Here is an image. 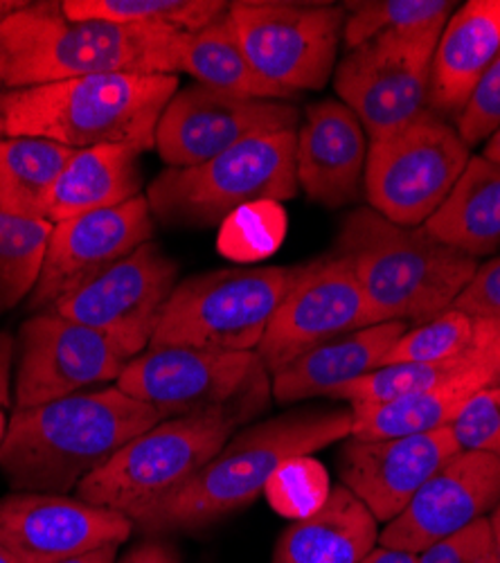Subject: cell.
Instances as JSON below:
<instances>
[{
    "instance_id": "34",
    "label": "cell",
    "mask_w": 500,
    "mask_h": 563,
    "mask_svg": "<svg viewBox=\"0 0 500 563\" xmlns=\"http://www.w3.org/2000/svg\"><path fill=\"white\" fill-rule=\"evenodd\" d=\"M343 8V43L349 53L386 32L446 23L456 5L448 0H360Z\"/></svg>"
},
{
    "instance_id": "14",
    "label": "cell",
    "mask_w": 500,
    "mask_h": 563,
    "mask_svg": "<svg viewBox=\"0 0 500 563\" xmlns=\"http://www.w3.org/2000/svg\"><path fill=\"white\" fill-rule=\"evenodd\" d=\"M370 324L377 322L354 268L332 251L321 260L300 264L255 352L266 372L276 374L304 352Z\"/></svg>"
},
{
    "instance_id": "49",
    "label": "cell",
    "mask_w": 500,
    "mask_h": 563,
    "mask_svg": "<svg viewBox=\"0 0 500 563\" xmlns=\"http://www.w3.org/2000/svg\"><path fill=\"white\" fill-rule=\"evenodd\" d=\"M0 563H19L3 543H0Z\"/></svg>"
},
{
    "instance_id": "50",
    "label": "cell",
    "mask_w": 500,
    "mask_h": 563,
    "mask_svg": "<svg viewBox=\"0 0 500 563\" xmlns=\"http://www.w3.org/2000/svg\"><path fill=\"white\" fill-rule=\"evenodd\" d=\"M8 135H5V124H3V118H0V143H3Z\"/></svg>"
},
{
    "instance_id": "46",
    "label": "cell",
    "mask_w": 500,
    "mask_h": 563,
    "mask_svg": "<svg viewBox=\"0 0 500 563\" xmlns=\"http://www.w3.org/2000/svg\"><path fill=\"white\" fill-rule=\"evenodd\" d=\"M487 161L500 165V126L489 135V140L485 143V154H482Z\"/></svg>"
},
{
    "instance_id": "12",
    "label": "cell",
    "mask_w": 500,
    "mask_h": 563,
    "mask_svg": "<svg viewBox=\"0 0 500 563\" xmlns=\"http://www.w3.org/2000/svg\"><path fill=\"white\" fill-rule=\"evenodd\" d=\"M444 25L386 32L336 64L334 88L370 140L429 109L431 68Z\"/></svg>"
},
{
    "instance_id": "27",
    "label": "cell",
    "mask_w": 500,
    "mask_h": 563,
    "mask_svg": "<svg viewBox=\"0 0 500 563\" xmlns=\"http://www.w3.org/2000/svg\"><path fill=\"white\" fill-rule=\"evenodd\" d=\"M424 228L474 260L500 249V165L471 156L456 187Z\"/></svg>"
},
{
    "instance_id": "43",
    "label": "cell",
    "mask_w": 500,
    "mask_h": 563,
    "mask_svg": "<svg viewBox=\"0 0 500 563\" xmlns=\"http://www.w3.org/2000/svg\"><path fill=\"white\" fill-rule=\"evenodd\" d=\"M358 563H418V554L397 550V548H386L377 545L370 554L363 556Z\"/></svg>"
},
{
    "instance_id": "6",
    "label": "cell",
    "mask_w": 500,
    "mask_h": 563,
    "mask_svg": "<svg viewBox=\"0 0 500 563\" xmlns=\"http://www.w3.org/2000/svg\"><path fill=\"white\" fill-rule=\"evenodd\" d=\"M296 133L255 135L201 165L165 169L147 187L154 219L174 228H212L255 201L298 195Z\"/></svg>"
},
{
    "instance_id": "44",
    "label": "cell",
    "mask_w": 500,
    "mask_h": 563,
    "mask_svg": "<svg viewBox=\"0 0 500 563\" xmlns=\"http://www.w3.org/2000/svg\"><path fill=\"white\" fill-rule=\"evenodd\" d=\"M118 548H120V545H107V548H100V550H93V552H86V554L66 559V561H59V563H115V559H118Z\"/></svg>"
},
{
    "instance_id": "35",
    "label": "cell",
    "mask_w": 500,
    "mask_h": 563,
    "mask_svg": "<svg viewBox=\"0 0 500 563\" xmlns=\"http://www.w3.org/2000/svg\"><path fill=\"white\" fill-rule=\"evenodd\" d=\"M289 217L278 201L242 206L219 225L216 249L235 262H259L278 253L287 238Z\"/></svg>"
},
{
    "instance_id": "9",
    "label": "cell",
    "mask_w": 500,
    "mask_h": 563,
    "mask_svg": "<svg viewBox=\"0 0 500 563\" xmlns=\"http://www.w3.org/2000/svg\"><path fill=\"white\" fill-rule=\"evenodd\" d=\"M469 161L471 152L456 124L426 109L370 140L363 195L388 221L418 228L446 201Z\"/></svg>"
},
{
    "instance_id": "45",
    "label": "cell",
    "mask_w": 500,
    "mask_h": 563,
    "mask_svg": "<svg viewBox=\"0 0 500 563\" xmlns=\"http://www.w3.org/2000/svg\"><path fill=\"white\" fill-rule=\"evenodd\" d=\"M32 5V0H0V25H3L8 19L14 14L27 10Z\"/></svg>"
},
{
    "instance_id": "17",
    "label": "cell",
    "mask_w": 500,
    "mask_h": 563,
    "mask_svg": "<svg viewBox=\"0 0 500 563\" xmlns=\"http://www.w3.org/2000/svg\"><path fill=\"white\" fill-rule=\"evenodd\" d=\"M152 238L154 214L145 195L115 208L53 223L38 282L27 298L30 309L34 313L48 311Z\"/></svg>"
},
{
    "instance_id": "23",
    "label": "cell",
    "mask_w": 500,
    "mask_h": 563,
    "mask_svg": "<svg viewBox=\"0 0 500 563\" xmlns=\"http://www.w3.org/2000/svg\"><path fill=\"white\" fill-rule=\"evenodd\" d=\"M405 330V322H379L336 336L270 374V393L280 404L332 397L375 372Z\"/></svg>"
},
{
    "instance_id": "4",
    "label": "cell",
    "mask_w": 500,
    "mask_h": 563,
    "mask_svg": "<svg viewBox=\"0 0 500 563\" xmlns=\"http://www.w3.org/2000/svg\"><path fill=\"white\" fill-rule=\"evenodd\" d=\"M178 92L176 75L113 73L0 92L8 137H43L70 150H156V129Z\"/></svg>"
},
{
    "instance_id": "47",
    "label": "cell",
    "mask_w": 500,
    "mask_h": 563,
    "mask_svg": "<svg viewBox=\"0 0 500 563\" xmlns=\"http://www.w3.org/2000/svg\"><path fill=\"white\" fill-rule=\"evenodd\" d=\"M489 526H491V539H493V552H496V563H500V503L489 516Z\"/></svg>"
},
{
    "instance_id": "42",
    "label": "cell",
    "mask_w": 500,
    "mask_h": 563,
    "mask_svg": "<svg viewBox=\"0 0 500 563\" xmlns=\"http://www.w3.org/2000/svg\"><path fill=\"white\" fill-rule=\"evenodd\" d=\"M16 356V339L0 332V410L12 404V365Z\"/></svg>"
},
{
    "instance_id": "19",
    "label": "cell",
    "mask_w": 500,
    "mask_h": 563,
    "mask_svg": "<svg viewBox=\"0 0 500 563\" xmlns=\"http://www.w3.org/2000/svg\"><path fill=\"white\" fill-rule=\"evenodd\" d=\"M500 503V457L460 451L386 523L379 545L420 554L429 545L487 519Z\"/></svg>"
},
{
    "instance_id": "40",
    "label": "cell",
    "mask_w": 500,
    "mask_h": 563,
    "mask_svg": "<svg viewBox=\"0 0 500 563\" xmlns=\"http://www.w3.org/2000/svg\"><path fill=\"white\" fill-rule=\"evenodd\" d=\"M453 309L500 322V257L478 264L469 285L453 302Z\"/></svg>"
},
{
    "instance_id": "22",
    "label": "cell",
    "mask_w": 500,
    "mask_h": 563,
    "mask_svg": "<svg viewBox=\"0 0 500 563\" xmlns=\"http://www.w3.org/2000/svg\"><path fill=\"white\" fill-rule=\"evenodd\" d=\"M500 55V0H469L440 34L429 88V109L456 118Z\"/></svg>"
},
{
    "instance_id": "2",
    "label": "cell",
    "mask_w": 500,
    "mask_h": 563,
    "mask_svg": "<svg viewBox=\"0 0 500 563\" xmlns=\"http://www.w3.org/2000/svg\"><path fill=\"white\" fill-rule=\"evenodd\" d=\"M352 435L349 408L291 410L235 433L199 472L133 516L149 537L199 532L257 500L278 468Z\"/></svg>"
},
{
    "instance_id": "29",
    "label": "cell",
    "mask_w": 500,
    "mask_h": 563,
    "mask_svg": "<svg viewBox=\"0 0 500 563\" xmlns=\"http://www.w3.org/2000/svg\"><path fill=\"white\" fill-rule=\"evenodd\" d=\"M77 150L43 137L0 143V212L48 221L55 185Z\"/></svg>"
},
{
    "instance_id": "32",
    "label": "cell",
    "mask_w": 500,
    "mask_h": 563,
    "mask_svg": "<svg viewBox=\"0 0 500 563\" xmlns=\"http://www.w3.org/2000/svg\"><path fill=\"white\" fill-rule=\"evenodd\" d=\"M498 334V320L476 318L451 307L422 324L408 327V330L397 339V343L390 347L381 365L440 363L460 358L493 341Z\"/></svg>"
},
{
    "instance_id": "11",
    "label": "cell",
    "mask_w": 500,
    "mask_h": 563,
    "mask_svg": "<svg viewBox=\"0 0 500 563\" xmlns=\"http://www.w3.org/2000/svg\"><path fill=\"white\" fill-rule=\"evenodd\" d=\"M229 19L251 66L291 96L321 90L334 75L345 8L332 3H231Z\"/></svg>"
},
{
    "instance_id": "38",
    "label": "cell",
    "mask_w": 500,
    "mask_h": 563,
    "mask_svg": "<svg viewBox=\"0 0 500 563\" xmlns=\"http://www.w3.org/2000/svg\"><path fill=\"white\" fill-rule=\"evenodd\" d=\"M500 126V55L489 66L465 111L456 120V129L467 147L487 143L489 135Z\"/></svg>"
},
{
    "instance_id": "28",
    "label": "cell",
    "mask_w": 500,
    "mask_h": 563,
    "mask_svg": "<svg viewBox=\"0 0 500 563\" xmlns=\"http://www.w3.org/2000/svg\"><path fill=\"white\" fill-rule=\"evenodd\" d=\"M231 8V5H229ZM180 73H188L197 84L255 100L293 102L298 96L266 81L244 55L242 45L225 10L203 30L188 34L180 55Z\"/></svg>"
},
{
    "instance_id": "25",
    "label": "cell",
    "mask_w": 500,
    "mask_h": 563,
    "mask_svg": "<svg viewBox=\"0 0 500 563\" xmlns=\"http://www.w3.org/2000/svg\"><path fill=\"white\" fill-rule=\"evenodd\" d=\"M500 379V363H487L442 386L386 404H358L352 410L354 440H386L448 429L463 406L485 386Z\"/></svg>"
},
{
    "instance_id": "18",
    "label": "cell",
    "mask_w": 500,
    "mask_h": 563,
    "mask_svg": "<svg viewBox=\"0 0 500 563\" xmlns=\"http://www.w3.org/2000/svg\"><path fill=\"white\" fill-rule=\"evenodd\" d=\"M133 528L126 514L79 496L12 492L0 498V543L19 563H59L122 545Z\"/></svg>"
},
{
    "instance_id": "7",
    "label": "cell",
    "mask_w": 500,
    "mask_h": 563,
    "mask_svg": "<svg viewBox=\"0 0 500 563\" xmlns=\"http://www.w3.org/2000/svg\"><path fill=\"white\" fill-rule=\"evenodd\" d=\"M253 417L242 408H216L163 419L86 476L77 496L133 521L135 514L186 485Z\"/></svg>"
},
{
    "instance_id": "33",
    "label": "cell",
    "mask_w": 500,
    "mask_h": 563,
    "mask_svg": "<svg viewBox=\"0 0 500 563\" xmlns=\"http://www.w3.org/2000/svg\"><path fill=\"white\" fill-rule=\"evenodd\" d=\"M53 223L0 212V313L34 291Z\"/></svg>"
},
{
    "instance_id": "51",
    "label": "cell",
    "mask_w": 500,
    "mask_h": 563,
    "mask_svg": "<svg viewBox=\"0 0 500 563\" xmlns=\"http://www.w3.org/2000/svg\"><path fill=\"white\" fill-rule=\"evenodd\" d=\"M0 92H3V86H0Z\"/></svg>"
},
{
    "instance_id": "24",
    "label": "cell",
    "mask_w": 500,
    "mask_h": 563,
    "mask_svg": "<svg viewBox=\"0 0 500 563\" xmlns=\"http://www.w3.org/2000/svg\"><path fill=\"white\" fill-rule=\"evenodd\" d=\"M379 521L345 485L302 521H293L273 550L270 563H358L379 545Z\"/></svg>"
},
{
    "instance_id": "16",
    "label": "cell",
    "mask_w": 500,
    "mask_h": 563,
    "mask_svg": "<svg viewBox=\"0 0 500 563\" xmlns=\"http://www.w3.org/2000/svg\"><path fill=\"white\" fill-rule=\"evenodd\" d=\"M16 408L57 401L118 382L129 358L104 334L55 311L30 316L16 339Z\"/></svg>"
},
{
    "instance_id": "36",
    "label": "cell",
    "mask_w": 500,
    "mask_h": 563,
    "mask_svg": "<svg viewBox=\"0 0 500 563\" xmlns=\"http://www.w3.org/2000/svg\"><path fill=\"white\" fill-rule=\"evenodd\" d=\"M332 489L325 464L311 455H298L273 474L264 496L273 511L285 519L302 521L327 503Z\"/></svg>"
},
{
    "instance_id": "39",
    "label": "cell",
    "mask_w": 500,
    "mask_h": 563,
    "mask_svg": "<svg viewBox=\"0 0 500 563\" xmlns=\"http://www.w3.org/2000/svg\"><path fill=\"white\" fill-rule=\"evenodd\" d=\"M418 563H496L489 516L418 554Z\"/></svg>"
},
{
    "instance_id": "1",
    "label": "cell",
    "mask_w": 500,
    "mask_h": 563,
    "mask_svg": "<svg viewBox=\"0 0 500 563\" xmlns=\"http://www.w3.org/2000/svg\"><path fill=\"white\" fill-rule=\"evenodd\" d=\"M163 417L118 386L16 408L0 444L12 492L68 494Z\"/></svg>"
},
{
    "instance_id": "15",
    "label": "cell",
    "mask_w": 500,
    "mask_h": 563,
    "mask_svg": "<svg viewBox=\"0 0 500 563\" xmlns=\"http://www.w3.org/2000/svg\"><path fill=\"white\" fill-rule=\"evenodd\" d=\"M298 107L255 100L192 84L178 90L160 115L156 152L174 169L201 165L264 133L296 131Z\"/></svg>"
},
{
    "instance_id": "26",
    "label": "cell",
    "mask_w": 500,
    "mask_h": 563,
    "mask_svg": "<svg viewBox=\"0 0 500 563\" xmlns=\"http://www.w3.org/2000/svg\"><path fill=\"white\" fill-rule=\"evenodd\" d=\"M143 152L126 145L77 150L66 163L48 206V221L59 223L79 214L122 206L141 195Z\"/></svg>"
},
{
    "instance_id": "20",
    "label": "cell",
    "mask_w": 500,
    "mask_h": 563,
    "mask_svg": "<svg viewBox=\"0 0 500 563\" xmlns=\"http://www.w3.org/2000/svg\"><path fill=\"white\" fill-rule=\"evenodd\" d=\"M460 446L451 429L386 440H343L338 474L379 523H390Z\"/></svg>"
},
{
    "instance_id": "48",
    "label": "cell",
    "mask_w": 500,
    "mask_h": 563,
    "mask_svg": "<svg viewBox=\"0 0 500 563\" xmlns=\"http://www.w3.org/2000/svg\"><path fill=\"white\" fill-rule=\"evenodd\" d=\"M8 415H5V410H0V444H3V440H5V433H8Z\"/></svg>"
},
{
    "instance_id": "3",
    "label": "cell",
    "mask_w": 500,
    "mask_h": 563,
    "mask_svg": "<svg viewBox=\"0 0 500 563\" xmlns=\"http://www.w3.org/2000/svg\"><path fill=\"white\" fill-rule=\"evenodd\" d=\"M186 36L111 21H75L62 3H32L0 25V86L14 90L113 73L176 75Z\"/></svg>"
},
{
    "instance_id": "37",
    "label": "cell",
    "mask_w": 500,
    "mask_h": 563,
    "mask_svg": "<svg viewBox=\"0 0 500 563\" xmlns=\"http://www.w3.org/2000/svg\"><path fill=\"white\" fill-rule=\"evenodd\" d=\"M460 451L500 457V379L480 388L451 421Z\"/></svg>"
},
{
    "instance_id": "31",
    "label": "cell",
    "mask_w": 500,
    "mask_h": 563,
    "mask_svg": "<svg viewBox=\"0 0 500 563\" xmlns=\"http://www.w3.org/2000/svg\"><path fill=\"white\" fill-rule=\"evenodd\" d=\"M229 5L223 0H64L62 10L75 21H111L195 34Z\"/></svg>"
},
{
    "instance_id": "8",
    "label": "cell",
    "mask_w": 500,
    "mask_h": 563,
    "mask_svg": "<svg viewBox=\"0 0 500 563\" xmlns=\"http://www.w3.org/2000/svg\"><path fill=\"white\" fill-rule=\"evenodd\" d=\"M300 266L219 268L178 282L149 347L255 352Z\"/></svg>"
},
{
    "instance_id": "41",
    "label": "cell",
    "mask_w": 500,
    "mask_h": 563,
    "mask_svg": "<svg viewBox=\"0 0 500 563\" xmlns=\"http://www.w3.org/2000/svg\"><path fill=\"white\" fill-rule=\"evenodd\" d=\"M120 563H180V556L171 543L152 539L129 550Z\"/></svg>"
},
{
    "instance_id": "10",
    "label": "cell",
    "mask_w": 500,
    "mask_h": 563,
    "mask_svg": "<svg viewBox=\"0 0 500 563\" xmlns=\"http://www.w3.org/2000/svg\"><path fill=\"white\" fill-rule=\"evenodd\" d=\"M115 386L163 419L242 408L259 415L270 399V374L257 352L147 347L131 358Z\"/></svg>"
},
{
    "instance_id": "13",
    "label": "cell",
    "mask_w": 500,
    "mask_h": 563,
    "mask_svg": "<svg viewBox=\"0 0 500 563\" xmlns=\"http://www.w3.org/2000/svg\"><path fill=\"white\" fill-rule=\"evenodd\" d=\"M176 275V262L158 244L147 242L48 311L104 334L131 361L149 347Z\"/></svg>"
},
{
    "instance_id": "5",
    "label": "cell",
    "mask_w": 500,
    "mask_h": 563,
    "mask_svg": "<svg viewBox=\"0 0 500 563\" xmlns=\"http://www.w3.org/2000/svg\"><path fill=\"white\" fill-rule=\"evenodd\" d=\"M334 253L354 268L377 324H422L444 313L478 268V260L446 246L424 225H397L370 206L345 217Z\"/></svg>"
},
{
    "instance_id": "30",
    "label": "cell",
    "mask_w": 500,
    "mask_h": 563,
    "mask_svg": "<svg viewBox=\"0 0 500 563\" xmlns=\"http://www.w3.org/2000/svg\"><path fill=\"white\" fill-rule=\"evenodd\" d=\"M487 363H500V334L485 343L482 347L451 361L440 363H395L381 365L375 372L366 374L349 386L334 393L330 399L347 401L349 406L358 404H386L408 395H415L435 386H442L451 379L460 377Z\"/></svg>"
},
{
    "instance_id": "21",
    "label": "cell",
    "mask_w": 500,
    "mask_h": 563,
    "mask_svg": "<svg viewBox=\"0 0 500 563\" xmlns=\"http://www.w3.org/2000/svg\"><path fill=\"white\" fill-rule=\"evenodd\" d=\"M368 133L338 100L307 107L296 133V176L304 195L323 208L356 203L368 163Z\"/></svg>"
}]
</instances>
